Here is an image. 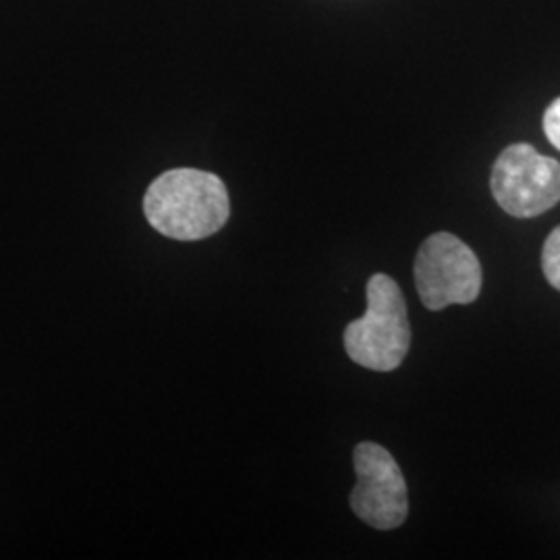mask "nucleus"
Returning a JSON list of instances; mask_svg holds the SVG:
<instances>
[{
	"label": "nucleus",
	"mask_w": 560,
	"mask_h": 560,
	"mask_svg": "<svg viewBox=\"0 0 560 560\" xmlns=\"http://www.w3.org/2000/svg\"><path fill=\"white\" fill-rule=\"evenodd\" d=\"M490 189L506 214L540 217L560 201V162L529 143H513L494 162Z\"/></svg>",
	"instance_id": "obj_4"
},
{
	"label": "nucleus",
	"mask_w": 560,
	"mask_h": 560,
	"mask_svg": "<svg viewBox=\"0 0 560 560\" xmlns=\"http://www.w3.org/2000/svg\"><path fill=\"white\" fill-rule=\"evenodd\" d=\"M541 268L548 282L560 291V226H557L544 243Z\"/></svg>",
	"instance_id": "obj_6"
},
{
	"label": "nucleus",
	"mask_w": 560,
	"mask_h": 560,
	"mask_svg": "<svg viewBox=\"0 0 560 560\" xmlns=\"http://www.w3.org/2000/svg\"><path fill=\"white\" fill-rule=\"evenodd\" d=\"M541 122H544V133H546L548 141L557 150H560V98H557L546 108Z\"/></svg>",
	"instance_id": "obj_7"
},
{
	"label": "nucleus",
	"mask_w": 560,
	"mask_h": 560,
	"mask_svg": "<svg viewBox=\"0 0 560 560\" xmlns=\"http://www.w3.org/2000/svg\"><path fill=\"white\" fill-rule=\"evenodd\" d=\"M143 214L164 237L200 241L219 233L231 217L224 180L198 168L162 173L145 191Z\"/></svg>",
	"instance_id": "obj_1"
},
{
	"label": "nucleus",
	"mask_w": 560,
	"mask_h": 560,
	"mask_svg": "<svg viewBox=\"0 0 560 560\" xmlns=\"http://www.w3.org/2000/svg\"><path fill=\"white\" fill-rule=\"evenodd\" d=\"M416 287L428 310L469 305L480 298L481 266L474 249L451 233H434L416 258Z\"/></svg>",
	"instance_id": "obj_3"
},
{
	"label": "nucleus",
	"mask_w": 560,
	"mask_h": 560,
	"mask_svg": "<svg viewBox=\"0 0 560 560\" xmlns=\"http://www.w3.org/2000/svg\"><path fill=\"white\" fill-rule=\"evenodd\" d=\"M365 298V314L345 328V351L365 370L393 372L411 347L405 295L395 280L378 272L368 280Z\"/></svg>",
	"instance_id": "obj_2"
},
{
	"label": "nucleus",
	"mask_w": 560,
	"mask_h": 560,
	"mask_svg": "<svg viewBox=\"0 0 560 560\" xmlns=\"http://www.w3.org/2000/svg\"><path fill=\"white\" fill-rule=\"evenodd\" d=\"M358 483L351 492V509L374 529H397L409 513L407 483L399 463L376 442H361L353 453Z\"/></svg>",
	"instance_id": "obj_5"
}]
</instances>
